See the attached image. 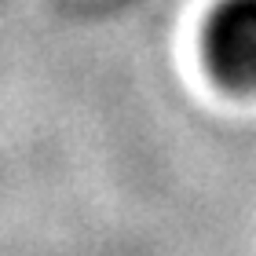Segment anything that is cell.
<instances>
[{"label": "cell", "instance_id": "obj_1", "mask_svg": "<svg viewBox=\"0 0 256 256\" xmlns=\"http://www.w3.org/2000/svg\"><path fill=\"white\" fill-rule=\"evenodd\" d=\"M205 59L230 92H256V0H220L205 22Z\"/></svg>", "mask_w": 256, "mask_h": 256}]
</instances>
